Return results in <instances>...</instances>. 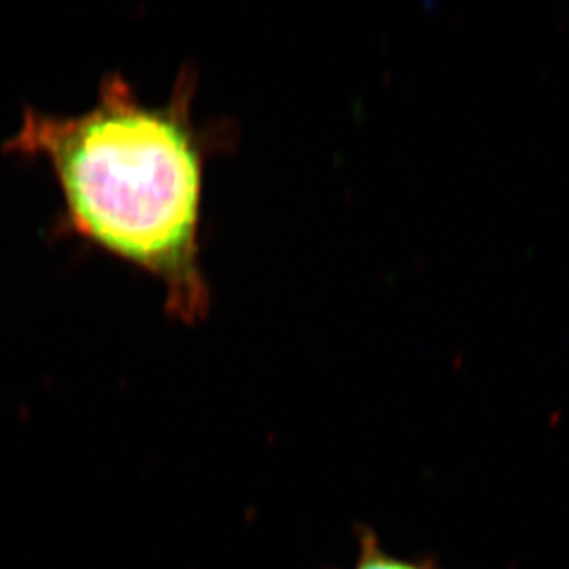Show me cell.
<instances>
[{
	"mask_svg": "<svg viewBox=\"0 0 569 569\" xmlns=\"http://www.w3.org/2000/svg\"><path fill=\"white\" fill-rule=\"evenodd\" d=\"M193 94L189 64L162 103L140 100L124 76L109 72L83 113L27 108L2 144L50 168L63 234L159 282L167 312L184 325L203 321L210 308L201 212L207 157L220 137L196 124Z\"/></svg>",
	"mask_w": 569,
	"mask_h": 569,
	"instance_id": "6da1fadb",
	"label": "cell"
},
{
	"mask_svg": "<svg viewBox=\"0 0 569 569\" xmlns=\"http://www.w3.org/2000/svg\"><path fill=\"white\" fill-rule=\"evenodd\" d=\"M355 569H436L426 562L417 560L400 559L395 555L387 553L386 549L378 543L372 532H361L360 553L356 559Z\"/></svg>",
	"mask_w": 569,
	"mask_h": 569,
	"instance_id": "7a4b0ae2",
	"label": "cell"
}]
</instances>
